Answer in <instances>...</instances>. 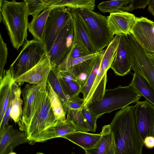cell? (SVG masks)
Returning a JSON list of instances; mask_svg holds the SVG:
<instances>
[{
    "label": "cell",
    "instance_id": "cell-31",
    "mask_svg": "<svg viewBox=\"0 0 154 154\" xmlns=\"http://www.w3.org/2000/svg\"><path fill=\"white\" fill-rule=\"evenodd\" d=\"M27 5L29 15L33 17L39 14L46 9L51 7L53 0H24Z\"/></svg>",
    "mask_w": 154,
    "mask_h": 154
},
{
    "label": "cell",
    "instance_id": "cell-35",
    "mask_svg": "<svg viewBox=\"0 0 154 154\" xmlns=\"http://www.w3.org/2000/svg\"><path fill=\"white\" fill-rule=\"evenodd\" d=\"M105 50L97 53L89 54L86 56L74 59L63 61L55 69L57 71L63 70L72 66L81 63L87 60L95 57L99 54L104 52Z\"/></svg>",
    "mask_w": 154,
    "mask_h": 154
},
{
    "label": "cell",
    "instance_id": "cell-10",
    "mask_svg": "<svg viewBox=\"0 0 154 154\" xmlns=\"http://www.w3.org/2000/svg\"><path fill=\"white\" fill-rule=\"evenodd\" d=\"M152 22L143 17H136L131 34L143 49L154 56V25Z\"/></svg>",
    "mask_w": 154,
    "mask_h": 154
},
{
    "label": "cell",
    "instance_id": "cell-40",
    "mask_svg": "<svg viewBox=\"0 0 154 154\" xmlns=\"http://www.w3.org/2000/svg\"><path fill=\"white\" fill-rule=\"evenodd\" d=\"M149 0H131L130 4L134 9L144 8L148 5Z\"/></svg>",
    "mask_w": 154,
    "mask_h": 154
},
{
    "label": "cell",
    "instance_id": "cell-16",
    "mask_svg": "<svg viewBox=\"0 0 154 154\" xmlns=\"http://www.w3.org/2000/svg\"><path fill=\"white\" fill-rule=\"evenodd\" d=\"M40 84H27L22 91L24 106L21 119L18 123L21 131L25 132L30 123L35 97Z\"/></svg>",
    "mask_w": 154,
    "mask_h": 154
},
{
    "label": "cell",
    "instance_id": "cell-39",
    "mask_svg": "<svg viewBox=\"0 0 154 154\" xmlns=\"http://www.w3.org/2000/svg\"><path fill=\"white\" fill-rule=\"evenodd\" d=\"M17 85L16 83H15L13 85L10 100L4 114L2 120L0 123V133L2 132L5 126L8 125V121L10 117V113L12 105L13 100L14 96V92Z\"/></svg>",
    "mask_w": 154,
    "mask_h": 154
},
{
    "label": "cell",
    "instance_id": "cell-9",
    "mask_svg": "<svg viewBox=\"0 0 154 154\" xmlns=\"http://www.w3.org/2000/svg\"><path fill=\"white\" fill-rule=\"evenodd\" d=\"M74 38L71 18L60 31L49 52L47 54L51 68L55 69L63 61L70 51Z\"/></svg>",
    "mask_w": 154,
    "mask_h": 154
},
{
    "label": "cell",
    "instance_id": "cell-7",
    "mask_svg": "<svg viewBox=\"0 0 154 154\" xmlns=\"http://www.w3.org/2000/svg\"><path fill=\"white\" fill-rule=\"evenodd\" d=\"M131 70L144 78L154 90V56L143 49L131 34L127 35Z\"/></svg>",
    "mask_w": 154,
    "mask_h": 154
},
{
    "label": "cell",
    "instance_id": "cell-43",
    "mask_svg": "<svg viewBox=\"0 0 154 154\" xmlns=\"http://www.w3.org/2000/svg\"><path fill=\"white\" fill-rule=\"evenodd\" d=\"M9 154H17L15 152H10Z\"/></svg>",
    "mask_w": 154,
    "mask_h": 154
},
{
    "label": "cell",
    "instance_id": "cell-22",
    "mask_svg": "<svg viewBox=\"0 0 154 154\" xmlns=\"http://www.w3.org/2000/svg\"><path fill=\"white\" fill-rule=\"evenodd\" d=\"M54 8L49 7L33 17L29 23L28 29L34 39L42 42L44 32L48 16Z\"/></svg>",
    "mask_w": 154,
    "mask_h": 154
},
{
    "label": "cell",
    "instance_id": "cell-25",
    "mask_svg": "<svg viewBox=\"0 0 154 154\" xmlns=\"http://www.w3.org/2000/svg\"><path fill=\"white\" fill-rule=\"evenodd\" d=\"M131 0H115L104 1L99 3L97 8L103 13L110 14L120 11H131L134 10L130 4Z\"/></svg>",
    "mask_w": 154,
    "mask_h": 154
},
{
    "label": "cell",
    "instance_id": "cell-34",
    "mask_svg": "<svg viewBox=\"0 0 154 154\" xmlns=\"http://www.w3.org/2000/svg\"><path fill=\"white\" fill-rule=\"evenodd\" d=\"M89 54L85 47L74 38L71 49L63 61L86 56Z\"/></svg>",
    "mask_w": 154,
    "mask_h": 154
},
{
    "label": "cell",
    "instance_id": "cell-4",
    "mask_svg": "<svg viewBox=\"0 0 154 154\" xmlns=\"http://www.w3.org/2000/svg\"><path fill=\"white\" fill-rule=\"evenodd\" d=\"M142 96L129 86L119 85L114 89H106L102 100L88 107L97 119L106 113L124 108L139 101Z\"/></svg>",
    "mask_w": 154,
    "mask_h": 154
},
{
    "label": "cell",
    "instance_id": "cell-26",
    "mask_svg": "<svg viewBox=\"0 0 154 154\" xmlns=\"http://www.w3.org/2000/svg\"><path fill=\"white\" fill-rule=\"evenodd\" d=\"M51 7H66L72 9L84 8L93 11L95 7L94 0H53Z\"/></svg>",
    "mask_w": 154,
    "mask_h": 154
},
{
    "label": "cell",
    "instance_id": "cell-8",
    "mask_svg": "<svg viewBox=\"0 0 154 154\" xmlns=\"http://www.w3.org/2000/svg\"><path fill=\"white\" fill-rule=\"evenodd\" d=\"M71 18V9L69 8H54L51 11L42 42L47 54L50 51L59 33Z\"/></svg>",
    "mask_w": 154,
    "mask_h": 154
},
{
    "label": "cell",
    "instance_id": "cell-6",
    "mask_svg": "<svg viewBox=\"0 0 154 154\" xmlns=\"http://www.w3.org/2000/svg\"><path fill=\"white\" fill-rule=\"evenodd\" d=\"M47 54L42 42L35 39L27 40L9 69L14 80L36 66Z\"/></svg>",
    "mask_w": 154,
    "mask_h": 154
},
{
    "label": "cell",
    "instance_id": "cell-27",
    "mask_svg": "<svg viewBox=\"0 0 154 154\" xmlns=\"http://www.w3.org/2000/svg\"><path fill=\"white\" fill-rule=\"evenodd\" d=\"M47 89L50 101L54 114L58 120H65V112L62 103L57 94L55 93L50 84L47 80Z\"/></svg>",
    "mask_w": 154,
    "mask_h": 154
},
{
    "label": "cell",
    "instance_id": "cell-3",
    "mask_svg": "<svg viewBox=\"0 0 154 154\" xmlns=\"http://www.w3.org/2000/svg\"><path fill=\"white\" fill-rule=\"evenodd\" d=\"M47 78L40 83L35 97L31 120L25 132L29 141L59 121L51 108L47 89Z\"/></svg>",
    "mask_w": 154,
    "mask_h": 154
},
{
    "label": "cell",
    "instance_id": "cell-30",
    "mask_svg": "<svg viewBox=\"0 0 154 154\" xmlns=\"http://www.w3.org/2000/svg\"><path fill=\"white\" fill-rule=\"evenodd\" d=\"M103 53L96 57L95 63L91 74L86 83L82 88L81 93L83 94L82 98L84 101L86 99L94 82Z\"/></svg>",
    "mask_w": 154,
    "mask_h": 154
},
{
    "label": "cell",
    "instance_id": "cell-45",
    "mask_svg": "<svg viewBox=\"0 0 154 154\" xmlns=\"http://www.w3.org/2000/svg\"><path fill=\"white\" fill-rule=\"evenodd\" d=\"M153 136L154 137V131H153Z\"/></svg>",
    "mask_w": 154,
    "mask_h": 154
},
{
    "label": "cell",
    "instance_id": "cell-1",
    "mask_svg": "<svg viewBox=\"0 0 154 154\" xmlns=\"http://www.w3.org/2000/svg\"><path fill=\"white\" fill-rule=\"evenodd\" d=\"M109 125L116 154H142L144 142L138 128L134 106H128L116 112Z\"/></svg>",
    "mask_w": 154,
    "mask_h": 154
},
{
    "label": "cell",
    "instance_id": "cell-15",
    "mask_svg": "<svg viewBox=\"0 0 154 154\" xmlns=\"http://www.w3.org/2000/svg\"><path fill=\"white\" fill-rule=\"evenodd\" d=\"M28 141L26 132L15 129L12 125H7L0 133V154H9L16 146Z\"/></svg>",
    "mask_w": 154,
    "mask_h": 154
},
{
    "label": "cell",
    "instance_id": "cell-23",
    "mask_svg": "<svg viewBox=\"0 0 154 154\" xmlns=\"http://www.w3.org/2000/svg\"><path fill=\"white\" fill-rule=\"evenodd\" d=\"M96 57L66 69L76 78L82 87L85 85L91 74Z\"/></svg>",
    "mask_w": 154,
    "mask_h": 154
},
{
    "label": "cell",
    "instance_id": "cell-32",
    "mask_svg": "<svg viewBox=\"0 0 154 154\" xmlns=\"http://www.w3.org/2000/svg\"><path fill=\"white\" fill-rule=\"evenodd\" d=\"M47 81L59 97L63 106L66 102L67 99L57 78L55 69H51L48 75Z\"/></svg>",
    "mask_w": 154,
    "mask_h": 154
},
{
    "label": "cell",
    "instance_id": "cell-17",
    "mask_svg": "<svg viewBox=\"0 0 154 154\" xmlns=\"http://www.w3.org/2000/svg\"><path fill=\"white\" fill-rule=\"evenodd\" d=\"M77 131L72 124L66 119L60 120L55 125L48 128L35 136L30 141L42 142L53 138L61 137Z\"/></svg>",
    "mask_w": 154,
    "mask_h": 154
},
{
    "label": "cell",
    "instance_id": "cell-29",
    "mask_svg": "<svg viewBox=\"0 0 154 154\" xmlns=\"http://www.w3.org/2000/svg\"><path fill=\"white\" fill-rule=\"evenodd\" d=\"M22 91L17 85L14 92L12 105L10 113V117L15 123H18L21 120L23 114L22 105L23 101L21 98Z\"/></svg>",
    "mask_w": 154,
    "mask_h": 154
},
{
    "label": "cell",
    "instance_id": "cell-20",
    "mask_svg": "<svg viewBox=\"0 0 154 154\" xmlns=\"http://www.w3.org/2000/svg\"><path fill=\"white\" fill-rule=\"evenodd\" d=\"M15 82L14 77L9 69L4 70L0 85V123L9 103L12 92V86Z\"/></svg>",
    "mask_w": 154,
    "mask_h": 154
},
{
    "label": "cell",
    "instance_id": "cell-24",
    "mask_svg": "<svg viewBox=\"0 0 154 154\" xmlns=\"http://www.w3.org/2000/svg\"><path fill=\"white\" fill-rule=\"evenodd\" d=\"M128 86L154 106V90L143 77L134 72L132 79Z\"/></svg>",
    "mask_w": 154,
    "mask_h": 154
},
{
    "label": "cell",
    "instance_id": "cell-21",
    "mask_svg": "<svg viewBox=\"0 0 154 154\" xmlns=\"http://www.w3.org/2000/svg\"><path fill=\"white\" fill-rule=\"evenodd\" d=\"M102 136L101 133L94 134L76 131L62 137L85 150L94 146Z\"/></svg>",
    "mask_w": 154,
    "mask_h": 154
},
{
    "label": "cell",
    "instance_id": "cell-12",
    "mask_svg": "<svg viewBox=\"0 0 154 154\" xmlns=\"http://www.w3.org/2000/svg\"><path fill=\"white\" fill-rule=\"evenodd\" d=\"M111 69L115 74L124 76L131 70L130 53L127 35H120L119 45Z\"/></svg>",
    "mask_w": 154,
    "mask_h": 154
},
{
    "label": "cell",
    "instance_id": "cell-36",
    "mask_svg": "<svg viewBox=\"0 0 154 154\" xmlns=\"http://www.w3.org/2000/svg\"><path fill=\"white\" fill-rule=\"evenodd\" d=\"M81 112L84 117L87 121L91 131L95 132L97 128V118L93 115L87 105L82 107Z\"/></svg>",
    "mask_w": 154,
    "mask_h": 154
},
{
    "label": "cell",
    "instance_id": "cell-5",
    "mask_svg": "<svg viewBox=\"0 0 154 154\" xmlns=\"http://www.w3.org/2000/svg\"><path fill=\"white\" fill-rule=\"evenodd\" d=\"M85 25L91 41L97 52L103 50L114 39L107 23V16L84 8L77 9Z\"/></svg>",
    "mask_w": 154,
    "mask_h": 154
},
{
    "label": "cell",
    "instance_id": "cell-2",
    "mask_svg": "<svg viewBox=\"0 0 154 154\" xmlns=\"http://www.w3.org/2000/svg\"><path fill=\"white\" fill-rule=\"evenodd\" d=\"M1 21L8 31L14 48L18 51L26 41L29 23L28 9L26 3L15 0H0Z\"/></svg>",
    "mask_w": 154,
    "mask_h": 154
},
{
    "label": "cell",
    "instance_id": "cell-19",
    "mask_svg": "<svg viewBox=\"0 0 154 154\" xmlns=\"http://www.w3.org/2000/svg\"><path fill=\"white\" fill-rule=\"evenodd\" d=\"M71 12L74 38L85 47L90 54L97 53L91 41L85 25L77 10L71 9Z\"/></svg>",
    "mask_w": 154,
    "mask_h": 154
},
{
    "label": "cell",
    "instance_id": "cell-28",
    "mask_svg": "<svg viewBox=\"0 0 154 154\" xmlns=\"http://www.w3.org/2000/svg\"><path fill=\"white\" fill-rule=\"evenodd\" d=\"M66 119L71 122L77 131L87 132L91 131L84 117L81 109H68Z\"/></svg>",
    "mask_w": 154,
    "mask_h": 154
},
{
    "label": "cell",
    "instance_id": "cell-37",
    "mask_svg": "<svg viewBox=\"0 0 154 154\" xmlns=\"http://www.w3.org/2000/svg\"><path fill=\"white\" fill-rule=\"evenodd\" d=\"M8 55V48L6 43L3 41L1 34L0 35V78L3 76L4 71V68L7 63Z\"/></svg>",
    "mask_w": 154,
    "mask_h": 154
},
{
    "label": "cell",
    "instance_id": "cell-46",
    "mask_svg": "<svg viewBox=\"0 0 154 154\" xmlns=\"http://www.w3.org/2000/svg\"><path fill=\"white\" fill-rule=\"evenodd\" d=\"M152 23L154 25V22H153L152 21Z\"/></svg>",
    "mask_w": 154,
    "mask_h": 154
},
{
    "label": "cell",
    "instance_id": "cell-13",
    "mask_svg": "<svg viewBox=\"0 0 154 154\" xmlns=\"http://www.w3.org/2000/svg\"><path fill=\"white\" fill-rule=\"evenodd\" d=\"M136 17L134 14L126 11L110 13L107 16L108 25L114 35H127L131 34Z\"/></svg>",
    "mask_w": 154,
    "mask_h": 154
},
{
    "label": "cell",
    "instance_id": "cell-33",
    "mask_svg": "<svg viewBox=\"0 0 154 154\" xmlns=\"http://www.w3.org/2000/svg\"><path fill=\"white\" fill-rule=\"evenodd\" d=\"M59 80L67 100L76 97L81 93L82 87L76 80H72L68 82Z\"/></svg>",
    "mask_w": 154,
    "mask_h": 154
},
{
    "label": "cell",
    "instance_id": "cell-41",
    "mask_svg": "<svg viewBox=\"0 0 154 154\" xmlns=\"http://www.w3.org/2000/svg\"><path fill=\"white\" fill-rule=\"evenodd\" d=\"M144 142V145L147 148L151 149L154 147V137L153 136L146 137Z\"/></svg>",
    "mask_w": 154,
    "mask_h": 154
},
{
    "label": "cell",
    "instance_id": "cell-11",
    "mask_svg": "<svg viewBox=\"0 0 154 154\" xmlns=\"http://www.w3.org/2000/svg\"><path fill=\"white\" fill-rule=\"evenodd\" d=\"M138 128L144 141L148 136H153L154 106L146 100L138 101L134 106Z\"/></svg>",
    "mask_w": 154,
    "mask_h": 154
},
{
    "label": "cell",
    "instance_id": "cell-38",
    "mask_svg": "<svg viewBox=\"0 0 154 154\" xmlns=\"http://www.w3.org/2000/svg\"><path fill=\"white\" fill-rule=\"evenodd\" d=\"M84 100L81 98L79 95L67 99L66 103L63 105L64 109L66 113L68 109L78 110L82 109Z\"/></svg>",
    "mask_w": 154,
    "mask_h": 154
},
{
    "label": "cell",
    "instance_id": "cell-18",
    "mask_svg": "<svg viewBox=\"0 0 154 154\" xmlns=\"http://www.w3.org/2000/svg\"><path fill=\"white\" fill-rule=\"evenodd\" d=\"M101 132L99 140L93 147L85 150V154H116V144L109 125L103 126Z\"/></svg>",
    "mask_w": 154,
    "mask_h": 154
},
{
    "label": "cell",
    "instance_id": "cell-44",
    "mask_svg": "<svg viewBox=\"0 0 154 154\" xmlns=\"http://www.w3.org/2000/svg\"><path fill=\"white\" fill-rule=\"evenodd\" d=\"M36 154H43L42 153H41V152H38V153H37Z\"/></svg>",
    "mask_w": 154,
    "mask_h": 154
},
{
    "label": "cell",
    "instance_id": "cell-42",
    "mask_svg": "<svg viewBox=\"0 0 154 154\" xmlns=\"http://www.w3.org/2000/svg\"><path fill=\"white\" fill-rule=\"evenodd\" d=\"M148 5V11L154 16V0H149Z\"/></svg>",
    "mask_w": 154,
    "mask_h": 154
},
{
    "label": "cell",
    "instance_id": "cell-14",
    "mask_svg": "<svg viewBox=\"0 0 154 154\" xmlns=\"http://www.w3.org/2000/svg\"><path fill=\"white\" fill-rule=\"evenodd\" d=\"M52 68L50 60L47 54L36 66L15 79L19 86L24 82L38 85L48 77Z\"/></svg>",
    "mask_w": 154,
    "mask_h": 154
}]
</instances>
